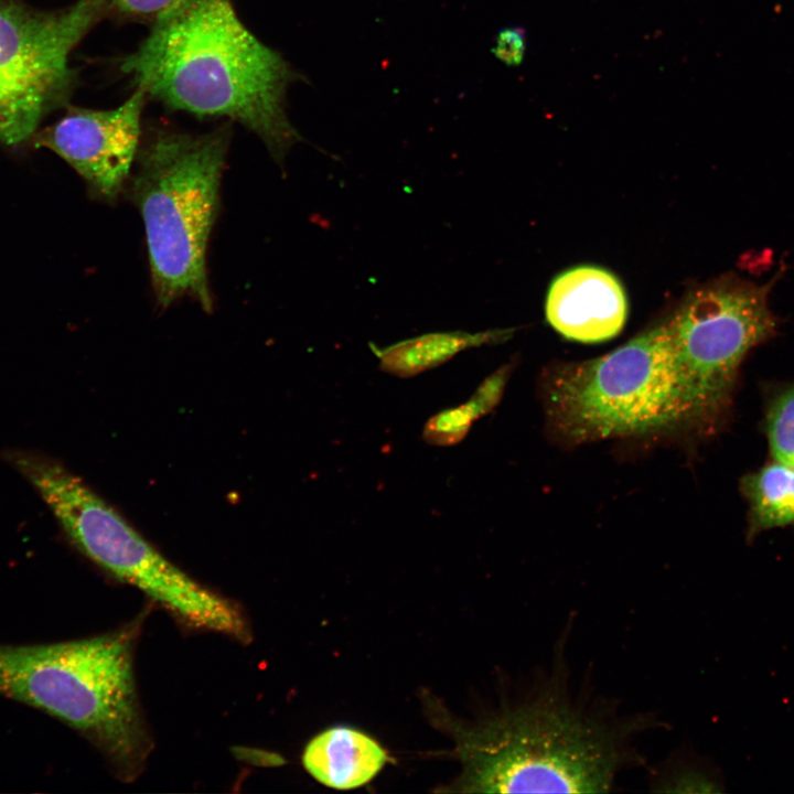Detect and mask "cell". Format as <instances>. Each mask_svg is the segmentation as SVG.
<instances>
[{
  "label": "cell",
  "mask_w": 794,
  "mask_h": 794,
  "mask_svg": "<svg viewBox=\"0 0 794 794\" xmlns=\"http://www.w3.org/2000/svg\"><path fill=\"white\" fill-rule=\"evenodd\" d=\"M146 98V93L137 88L114 109L69 108L32 140L34 146L64 159L97 197L116 202L130 179L140 148Z\"/></svg>",
  "instance_id": "9"
},
{
  "label": "cell",
  "mask_w": 794,
  "mask_h": 794,
  "mask_svg": "<svg viewBox=\"0 0 794 794\" xmlns=\"http://www.w3.org/2000/svg\"><path fill=\"white\" fill-rule=\"evenodd\" d=\"M512 333V329L478 333L432 332L379 348L376 354L383 372L409 378L448 362L468 348L502 342Z\"/></svg>",
  "instance_id": "12"
},
{
  "label": "cell",
  "mask_w": 794,
  "mask_h": 794,
  "mask_svg": "<svg viewBox=\"0 0 794 794\" xmlns=\"http://www.w3.org/2000/svg\"><path fill=\"white\" fill-rule=\"evenodd\" d=\"M548 323L564 337L580 343L611 340L623 329L627 300L608 270L578 266L558 275L546 298Z\"/></svg>",
  "instance_id": "10"
},
{
  "label": "cell",
  "mask_w": 794,
  "mask_h": 794,
  "mask_svg": "<svg viewBox=\"0 0 794 794\" xmlns=\"http://www.w3.org/2000/svg\"><path fill=\"white\" fill-rule=\"evenodd\" d=\"M8 459L72 543L97 566L142 591L187 627L244 643L250 639L237 603L167 559L78 476L39 453L10 451Z\"/></svg>",
  "instance_id": "5"
},
{
  "label": "cell",
  "mask_w": 794,
  "mask_h": 794,
  "mask_svg": "<svg viewBox=\"0 0 794 794\" xmlns=\"http://www.w3.org/2000/svg\"><path fill=\"white\" fill-rule=\"evenodd\" d=\"M387 760L385 750L363 732L346 727L325 730L305 747L302 763L320 783L350 790L369 782Z\"/></svg>",
  "instance_id": "11"
},
{
  "label": "cell",
  "mask_w": 794,
  "mask_h": 794,
  "mask_svg": "<svg viewBox=\"0 0 794 794\" xmlns=\"http://www.w3.org/2000/svg\"><path fill=\"white\" fill-rule=\"evenodd\" d=\"M139 620L111 632L42 645H0V695L86 736L131 781L152 749L135 678Z\"/></svg>",
  "instance_id": "3"
},
{
  "label": "cell",
  "mask_w": 794,
  "mask_h": 794,
  "mask_svg": "<svg viewBox=\"0 0 794 794\" xmlns=\"http://www.w3.org/2000/svg\"><path fill=\"white\" fill-rule=\"evenodd\" d=\"M526 50L525 34L519 28L502 30L495 40L493 53L507 65L522 63Z\"/></svg>",
  "instance_id": "18"
},
{
  "label": "cell",
  "mask_w": 794,
  "mask_h": 794,
  "mask_svg": "<svg viewBox=\"0 0 794 794\" xmlns=\"http://www.w3.org/2000/svg\"><path fill=\"white\" fill-rule=\"evenodd\" d=\"M782 273L783 268L763 283L721 276L693 290L667 321L686 428H716L731 406L745 356L776 335L770 297Z\"/></svg>",
  "instance_id": "7"
},
{
  "label": "cell",
  "mask_w": 794,
  "mask_h": 794,
  "mask_svg": "<svg viewBox=\"0 0 794 794\" xmlns=\"http://www.w3.org/2000/svg\"><path fill=\"white\" fill-rule=\"evenodd\" d=\"M120 69L170 109L243 125L279 165L302 140L285 110L293 71L245 26L230 0H173Z\"/></svg>",
  "instance_id": "1"
},
{
  "label": "cell",
  "mask_w": 794,
  "mask_h": 794,
  "mask_svg": "<svg viewBox=\"0 0 794 794\" xmlns=\"http://www.w3.org/2000/svg\"><path fill=\"white\" fill-rule=\"evenodd\" d=\"M475 420L466 404L444 409L427 420L422 439L438 447L457 444L466 437Z\"/></svg>",
  "instance_id": "16"
},
{
  "label": "cell",
  "mask_w": 794,
  "mask_h": 794,
  "mask_svg": "<svg viewBox=\"0 0 794 794\" xmlns=\"http://www.w3.org/2000/svg\"><path fill=\"white\" fill-rule=\"evenodd\" d=\"M173 0H111V7L130 17L157 15Z\"/></svg>",
  "instance_id": "19"
},
{
  "label": "cell",
  "mask_w": 794,
  "mask_h": 794,
  "mask_svg": "<svg viewBox=\"0 0 794 794\" xmlns=\"http://www.w3.org/2000/svg\"><path fill=\"white\" fill-rule=\"evenodd\" d=\"M653 790L665 793H713L722 791V781L710 768L688 761H672L659 769L651 782Z\"/></svg>",
  "instance_id": "14"
},
{
  "label": "cell",
  "mask_w": 794,
  "mask_h": 794,
  "mask_svg": "<svg viewBox=\"0 0 794 794\" xmlns=\"http://www.w3.org/2000/svg\"><path fill=\"white\" fill-rule=\"evenodd\" d=\"M749 503L747 539L763 530L794 524V468L774 460L741 479Z\"/></svg>",
  "instance_id": "13"
},
{
  "label": "cell",
  "mask_w": 794,
  "mask_h": 794,
  "mask_svg": "<svg viewBox=\"0 0 794 794\" xmlns=\"http://www.w3.org/2000/svg\"><path fill=\"white\" fill-rule=\"evenodd\" d=\"M228 124L192 133L148 131L129 179V195L144 224L153 291L168 308L189 297L213 308L206 249L219 208V189L230 142Z\"/></svg>",
  "instance_id": "4"
},
{
  "label": "cell",
  "mask_w": 794,
  "mask_h": 794,
  "mask_svg": "<svg viewBox=\"0 0 794 794\" xmlns=\"http://www.w3.org/2000/svg\"><path fill=\"white\" fill-rule=\"evenodd\" d=\"M545 400L551 427L573 443L686 428L667 321L603 356L552 371Z\"/></svg>",
  "instance_id": "6"
},
{
  "label": "cell",
  "mask_w": 794,
  "mask_h": 794,
  "mask_svg": "<svg viewBox=\"0 0 794 794\" xmlns=\"http://www.w3.org/2000/svg\"><path fill=\"white\" fill-rule=\"evenodd\" d=\"M644 716H619L598 698L575 697L565 670L483 725L454 733L464 792L605 793L640 760Z\"/></svg>",
  "instance_id": "2"
},
{
  "label": "cell",
  "mask_w": 794,
  "mask_h": 794,
  "mask_svg": "<svg viewBox=\"0 0 794 794\" xmlns=\"http://www.w3.org/2000/svg\"><path fill=\"white\" fill-rule=\"evenodd\" d=\"M766 434L774 460L794 468V385L770 404Z\"/></svg>",
  "instance_id": "15"
},
{
  "label": "cell",
  "mask_w": 794,
  "mask_h": 794,
  "mask_svg": "<svg viewBox=\"0 0 794 794\" xmlns=\"http://www.w3.org/2000/svg\"><path fill=\"white\" fill-rule=\"evenodd\" d=\"M512 373V364H505L487 376L465 403L475 419L489 412L500 403Z\"/></svg>",
  "instance_id": "17"
},
{
  "label": "cell",
  "mask_w": 794,
  "mask_h": 794,
  "mask_svg": "<svg viewBox=\"0 0 794 794\" xmlns=\"http://www.w3.org/2000/svg\"><path fill=\"white\" fill-rule=\"evenodd\" d=\"M111 7V0H76L39 11L0 0V142L33 137L43 116L69 92V54Z\"/></svg>",
  "instance_id": "8"
}]
</instances>
